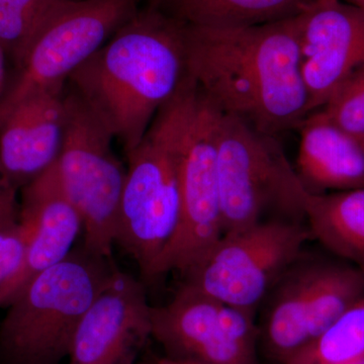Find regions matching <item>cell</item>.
<instances>
[{"label": "cell", "mask_w": 364, "mask_h": 364, "mask_svg": "<svg viewBox=\"0 0 364 364\" xmlns=\"http://www.w3.org/2000/svg\"><path fill=\"white\" fill-rule=\"evenodd\" d=\"M188 73L225 114L277 136L310 114L296 18L244 28L186 23Z\"/></svg>", "instance_id": "cell-1"}, {"label": "cell", "mask_w": 364, "mask_h": 364, "mask_svg": "<svg viewBox=\"0 0 364 364\" xmlns=\"http://www.w3.org/2000/svg\"><path fill=\"white\" fill-rule=\"evenodd\" d=\"M188 76L186 23L138 11L68 80L128 154Z\"/></svg>", "instance_id": "cell-2"}, {"label": "cell", "mask_w": 364, "mask_h": 364, "mask_svg": "<svg viewBox=\"0 0 364 364\" xmlns=\"http://www.w3.org/2000/svg\"><path fill=\"white\" fill-rule=\"evenodd\" d=\"M198 92L195 80L186 76L176 95L158 112L142 141L127 154L129 167L116 243L136 260L144 279L178 223L182 152Z\"/></svg>", "instance_id": "cell-3"}, {"label": "cell", "mask_w": 364, "mask_h": 364, "mask_svg": "<svg viewBox=\"0 0 364 364\" xmlns=\"http://www.w3.org/2000/svg\"><path fill=\"white\" fill-rule=\"evenodd\" d=\"M85 248L39 273L11 301L0 325L6 364H59L81 318L116 269Z\"/></svg>", "instance_id": "cell-4"}, {"label": "cell", "mask_w": 364, "mask_h": 364, "mask_svg": "<svg viewBox=\"0 0 364 364\" xmlns=\"http://www.w3.org/2000/svg\"><path fill=\"white\" fill-rule=\"evenodd\" d=\"M217 179L224 234L268 220L305 219L308 191L277 136L223 112Z\"/></svg>", "instance_id": "cell-5"}, {"label": "cell", "mask_w": 364, "mask_h": 364, "mask_svg": "<svg viewBox=\"0 0 364 364\" xmlns=\"http://www.w3.org/2000/svg\"><path fill=\"white\" fill-rule=\"evenodd\" d=\"M65 138L56 161L60 181L83 222L87 252L112 258L127 169L112 149L111 131L70 85Z\"/></svg>", "instance_id": "cell-6"}, {"label": "cell", "mask_w": 364, "mask_h": 364, "mask_svg": "<svg viewBox=\"0 0 364 364\" xmlns=\"http://www.w3.org/2000/svg\"><path fill=\"white\" fill-rule=\"evenodd\" d=\"M310 229L301 222L268 220L222 238L181 273L184 286L256 312L280 277L301 257Z\"/></svg>", "instance_id": "cell-7"}, {"label": "cell", "mask_w": 364, "mask_h": 364, "mask_svg": "<svg viewBox=\"0 0 364 364\" xmlns=\"http://www.w3.org/2000/svg\"><path fill=\"white\" fill-rule=\"evenodd\" d=\"M139 0H63L41 26L0 102V126L14 107L64 86L139 11Z\"/></svg>", "instance_id": "cell-8"}, {"label": "cell", "mask_w": 364, "mask_h": 364, "mask_svg": "<svg viewBox=\"0 0 364 364\" xmlns=\"http://www.w3.org/2000/svg\"><path fill=\"white\" fill-rule=\"evenodd\" d=\"M221 114L198 88L182 152L178 223L146 279L186 272L224 235L217 179Z\"/></svg>", "instance_id": "cell-9"}, {"label": "cell", "mask_w": 364, "mask_h": 364, "mask_svg": "<svg viewBox=\"0 0 364 364\" xmlns=\"http://www.w3.org/2000/svg\"><path fill=\"white\" fill-rule=\"evenodd\" d=\"M255 313L182 284L168 304L152 306L151 337L169 358L205 364H259Z\"/></svg>", "instance_id": "cell-10"}, {"label": "cell", "mask_w": 364, "mask_h": 364, "mask_svg": "<svg viewBox=\"0 0 364 364\" xmlns=\"http://www.w3.org/2000/svg\"><path fill=\"white\" fill-rule=\"evenodd\" d=\"M310 114L364 64V11L343 0H309L294 16Z\"/></svg>", "instance_id": "cell-11"}, {"label": "cell", "mask_w": 364, "mask_h": 364, "mask_svg": "<svg viewBox=\"0 0 364 364\" xmlns=\"http://www.w3.org/2000/svg\"><path fill=\"white\" fill-rule=\"evenodd\" d=\"M151 315L143 284L116 268L79 322L69 364H130L151 337Z\"/></svg>", "instance_id": "cell-12"}, {"label": "cell", "mask_w": 364, "mask_h": 364, "mask_svg": "<svg viewBox=\"0 0 364 364\" xmlns=\"http://www.w3.org/2000/svg\"><path fill=\"white\" fill-rule=\"evenodd\" d=\"M23 188L18 222L28 242L20 267L0 291V306H9L33 277L65 259L83 229L60 181L56 162Z\"/></svg>", "instance_id": "cell-13"}, {"label": "cell", "mask_w": 364, "mask_h": 364, "mask_svg": "<svg viewBox=\"0 0 364 364\" xmlns=\"http://www.w3.org/2000/svg\"><path fill=\"white\" fill-rule=\"evenodd\" d=\"M66 86L23 100L0 126V164L16 188L58 160L66 132Z\"/></svg>", "instance_id": "cell-14"}, {"label": "cell", "mask_w": 364, "mask_h": 364, "mask_svg": "<svg viewBox=\"0 0 364 364\" xmlns=\"http://www.w3.org/2000/svg\"><path fill=\"white\" fill-rule=\"evenodd\" d=\"M298 171L311 193L364 188V148L360 139L337 126L324 112L299 124Z\"/></svg>", "instance_id": "cell-15"}, {"label": "cell", "mask_w": 364, "mask_h": 364, "mask_svg": "<svg viewBox=\"0 0 364 364\" xmlns=\"http://www.w3.org/2000/svg\"><path fill=\"white\" fill-rule=\"evenodd\" d=\"M315 267L316 261L299 258L263 301L258 347L273 363L286 364L310 343L309 299Z\"/></svg>", "instance_id": "cell-16"}, {"label": "cell", "mask_w": 364, "mask_h": 364, "mask_svg": "<svg viewBox=\"0 0 364 364\" xmlns=\"http://www.w3.org/2000/svg\"><path fill=\"white\" fill-rule=\"evenodd\" d=\"M305 219L314 238L364 272V188L308 191Z\"/></svg>", "instance_id": "cell-17"}, {"label": "cell", "mask_w": 364, "mask_h": 364, "mask_svg": "<svg viewBox=\"0 0 364 364\" xmlns=\"http://www.w3.org/2000/svg\"><path fill=\"white\" fill-rule=\"evenodd\" d=\"M309 0H163L165 13L189 26L244 28L294 18Z\"/></svg>", "instance_id": "cell-18"}, {"label": "cell", "mask_w": 364, "mask_h": 364, "mask_svg": "<svg viewBox=\"0 0 364 364\" xmlns=\"http://www.w3.org/2000/svg\"><path fill=\"white\" fill-rule=\"evenodd\" d=\"M363 296V270L316 261L309 299L310 343Z\"/></svg>", "instance_id": "cell-19"}, {"label": "cell", "mask_w": 364, "mask_h": 364, "mask_svg": "<svg viewBox=\"0 0 364 364\" xmlns=\"http://www.w3.org/2000/svg\"><path fill=\"white\" fill-rule=\"evenodd\" d=\"M364 355V296L286 364H339Z\"/></svg>", "instance_id": "cell-20"}, {"label": "cell", "mask_w": 364, "mask_h": 364, "mask_svg": "<svg viewBox=\"0 0 364 364\" xmlns=\"http://www.w3.org/2000/svg\"><path fill=\"white\" fill-rule=\"evenodd\" d=\"M63 0H0V47L16 68L41 26Z\"/></svg>", "instance_id": "cell-21"}, {"label": "cell", "mask_w": 364, "mask_h": 364, "mask_svg": "<svg viewBox=\"0 0 364 364\" xmlns=\"http://www.w3.org/2000/svg\"><path fill=\"white\" fill-rule=\"evenodd\" d=\"M322 111L351 135L364 136V64L345 79Z\"/></svg>", "instance_id": "cell-22"}, {"label": "cell", "mask_w": 364, "mask_h": 364, "mask_svg": "<svg viewBox=\"0 0 364 364\" xmlns=\"http://www.w3.org/2000/svg\"><path fill=\"white\" fill-rule=\"evenodd\" d=\"M26 242L28 233L20 222L0 229V291L20 267Z\"/></svg>", "instance_id": "cell-23"}, {"label": "cell", "mask_w": 364, "mask_h": 364, "mask_svg": "<svg viewBox=\"0 0 364 364\" xmlns=\"http://www.w3.org/2000/svg\"><path fill=\"white\" fill-rule=\"evenodd\" d=\"M16 188L7 178L0 164V229L20 221V208L16 203Z\"/></svg>", "instance_id": "cell-24"}, {"label": "cell", "mask_w": 364, "mask_h": 364, "mask_svg": "<svg viewBox=\"0 0 364 364\" xmlns=\"http://www.w3.org/2000/svg\"><path fill=\"white\" fill-rule=\"evenodd\" d=\"M6 52L0 47V102L6 95Z\"/></svg>", "instance_id": "cell-25"}, {"label": "cell", "mask_w": 364, "mask_h": 364, "mask_svg": "<svg viewBox=\"0 0 364 364\" xmlns=\"http://www.w3.org/2000/svg\"><path fill=\"white\" fill-rule=\"evenodd\" d=\"M155 364H205L202 363H196V361L191 360H179V359H173L167 358V356H162L154 359Z\"/></svg>", "instance_id": "cell-26"}, {"label": "cell", "mask_w": 364, "mask_h": 364, "mask_svg": "<svg viewBox=\"0 0 364 364\" xmlns=\"http://www.w3.org/2000/svg\"><path fill=\"white\" fill-rule=\"evenodd\" d=\"M343 1L350 4L352 6H358L364 11V0H343Z\"/></svg>", "instance_id": "cell-27"}, {"label": "cell", "mask_w": 364, "mask_h": 364, "mask_svg": "<svg viewBox=\"0 0 364 364\" xmlns=\"http://www.w3.org/2000/svg\"><path fill=\"white\" fill-rule=\"evenodd\" d=\"M339 364H364V355L361 356V358L353 359V360L347 361V363Z\"/></svg>", "instance_id": "cell-28"}, {"label": "cell", "mask_w": 364, "mask_h": 364, "mask_svg": "<svg viewBox=\"0 0 364 364\" xmlns=\"http://www.w3.org/2000/svg\"><path fill=\"white\" fill-rule=\"evenodd\" d=\"M163 0H152V6H158V4H161Z\"/></svg>", "instance_id": "cell-29"}, {"label": "cell", "mask_w": 364, "mask_h": 364, "mask_svg": "<svg viewBox=\"0 0 364 364\" xmlns=\"http://www.w3.org/2000/svg\"><path fill=\"white\" fill-rule=\"evenodd\" d=\"M359 139H360L361 143H363V148H364V136H360V138H359Z\"/></svg>", "instance_id": "cell-30"}, {"label": "cell", "mask_w": 364, "mask_h": 364, "mask_svg": "<svg viewBox=\"0 0 364 364\" xmlns=\"http://www.w3.org/2000/svg\"><path fill=\"white\" fill-rule=\"evenodd\" d=\"M136 364H155V363H154V361H152V363H136Z\"/></svg>", "instance_id": "cell-31"}]
</instances>
